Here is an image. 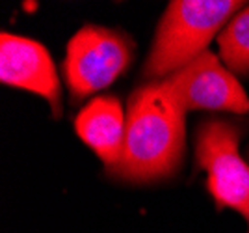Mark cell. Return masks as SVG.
<instances>
[{
    "mask_svg": "<svg viewBox=\"0 0 249 233\" xmlns=\"http://www.w3.org/2000/svg\"><path fill=\"white\" fill-rule=\"evenodd\" d=\"M184 151V110L162 82L138 88L126 112L121 157L110 174L124 181H155L177 172Z\"/></svg>",
    "mask_w": 249,
    "mask_h": 233,
    "instance_id": "1",
    "label": "cell"
},
{
    "mask_svg": "<svg viewBox=\"0 0 249 233\" xmlns=\"http://www.w3.org/2000/svg\"><path fill=\"white\" fill-rule=\"evenodd\" d=\"M240 6L244 2L234 0L171 2L160 21L143 75L147 78H166L207 53L208 41Z\"/></svg>",
    "mask_w": 249,
    "mask_h": 233,
    "instance_id": "2",
    "label": "cell"
},
{
    "mask_svg": "<svg viewBox=\"0 0 249 233\" xmlns=\"http://www.w3.org/2000/svg\"><path fill=\"white\" fill-rule=\"evenodd\" d=\"M238 144L234 123L212 119L199 127L196 157L208 172V191L216 205L236 209L249 224V166L240 157Z\"/></svg>",
    "mask_w": 249,
    "mask_h": 233,
    "instance_id": "3",
    "label": "cell"
},
{
    "mask_svg": "<svg viewBox=\"0 0 249 233\" xmlns=\"http://www.w3.org/2000/svg\"><path fill=\"white\" fill-rule=\"evenodd\" d=\"M132 60V43L123 34L84 26L67 45L65 78L76 99L110 86Z\"/></svg>",
    "mask_w": 249,
    "mask_h": 233,
    "instance_id": "4",
    "label": "cell"
},
{
    "mask_svg": "<svg viewBox=\"0 0 249 233\" xmlns=\"http://www.w3.org/2000/svg\"><path fill=\"white\" fill-rule=\"evenodd\" d=\"M160 82L184 112L186 110H229L238 114L249 112V99L238 84V80L208 51Z\"/></svg>",
    "mask_w": 249,
    "mask_h": 233,
    "instance_id": "5",
    "label": "cell"
},
{
    "mask_svg": "<svg viewBox=\"0 0 249 233\" xmlns=\"http://www.w3.org/2000/svg\"><path fill=\"white\" fill-rule=\"evenodd\" d=\"M0 78L4 84L24 88L45 97L51 103L54 116H60V80L51 54L41 43L13 34H2Z\"/></svg>",
    "mask_w": 249,
    "mask_h": 233,
    "instance_id": "6",
    "label": "cell"
},
{
    "mask_svg": "<svg viewBox=\"0 0 249 233\" xmlns=\"http://www.w3.org/2000/svg\"><path fill=\"white\" fill-rule=\"evenodd\" d=\"M74 127L86 146L93 149L110 170L121 157L126 133V117L121 103L112 96L91 99L76 116Z\"/></svg>",
    "mask_w": 249,
    "mask_h": 233,
    "instance_id": "7",
    "label": "cell"
},
{
    "mask_svg": "<svg viewBox=\"0 0 249 233\" xmlns=\"http://www.w3.org/2000/svg\"><path fill=\"white\" fill-rule=\"evenodd\" d=\"M218 41L225 64L236 73H249V8L229 21Z\"/></svg>",
    "mask_w": 249,
    "mask_h": 233,
    "instance_id": "8",
    "label": "cell"
}]
</instances>
